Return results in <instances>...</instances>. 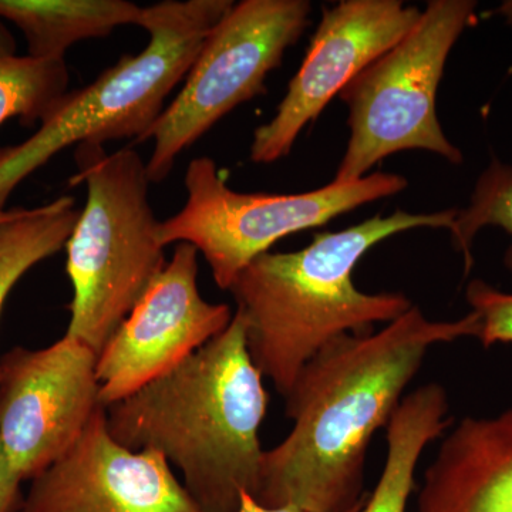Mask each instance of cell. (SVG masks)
<instances>
[{"instance_id":"9c48e42d","label":"cell","mask_w":512,"mask_h":512,"mask_svg":"<svg viewBox=\"0 0 512 512\" xmlns=\"http://www.w3.org/2000/svg\"><path fill=\"white\" fill-rule=\"evenodd\" d=\"M97 355L64 335L0 357V443L22 481L66 454L101 407Z\"/></svg>"},{"instance_id":"9a60e30c","label":"cell","mask_w":512,"mask_h":512,"mask_svg":"<svg viewBox=\"0 0 512 512\" xmlns=\"http://www.w3.org/2000/svg\"><path fill=\"white\" fill-rule=\"evenodd\" d=\"M143 8L127 0H0V19L18 26L37 60H64L82 40L140 23Z\"/></svg>"},{"instance_id":"ac0fdd59","label":"cell","mask_w":512,"mask_h":512,"mask_svg":"<svg viewBox=\"0 0 512 512\" xmlns=\"http://www.w3.org/2000/svg\"><path fill=\"white\" fill-rule=\"evenodd\" d=\"M487 227L504 229L512 237V164L497 157H491L477 178L467 207L457 210L453 225L448 229L451 244L463 254L466 274L473 268L474 239ZM504 266L512 276V244L505 251Z\"/></svg>"},{"instance_id":"30bf717a","label":"cell","mask_w":512,"mask_h":512,"mask_svg":"<svg viewBox=\"0 0 512 512\" xmlns=\"http://www.w3.org/2000/svg\"><path fill=\"white\" fill-rule=\"evenodd\" d=\"M198 254L190 244H177L163 271L101 349L97 379L106 409L173 370L232 322L231 306L202 298Z\"/></svg>"},{"instance_id":"e0dca14e","label":"cell","mask_w":512,"mask_h":512,"mask_svg":"<svg viewBox=\"0 0 512 512\" xmlns=\"http://www.w3.org/2000/svg\"><path fill=\"white\" fill-rule=\"evenodd\" d=\"M79 214L73 198L62 197L0 225V313L19 279L66 247Z\"/></svg>"},{"instance_id":"7a4b0ae2","label":"cell","mask_w":512,"mask_h":512,"mask_svg":"<svg viewBox=\"0 0 512 512\" xmlns=\"http://www.w3.org/2000/svg\"><path fill=\"white\" fill-rule=\"evenodd\" d=\"M268 399L235 312L220 336L107 407V426L124 447L156 451L180 470L201 512H237L242 493L258 491Z\"/></svg>"},{"instance_id":"ffe728a7","label":"cell","mask_w":512,"mask_h":512,"mask_svg":"<svg viewBox=\"0 0 512 512\" xmlns=\"http://www.w3.org/2000/svg\"><path fill=\"white\" fill-rule=\"evenodd\" d=\"M20 480L10 466L8 456L0 443V512H19L23 497L20 495Z\"/></svg>"},{"instance_id":"2e32d148","label":"cell","mask_w":512,"mask_h":512,"mask_svg":"<svg viewBox=\"0 0 512 512\" xmlns=\"http://www.w3.org/2000/svg\"><path fill=\"white\" fill-rule=\"evenodd\" d=\"M66 60H37L18 55L15 36L0 19V126L47 119L69 93Z\"/></svg>"},{"instance_id":"603a6c76","label":"cell","mask_w":512,"mask_h":512,"mask_svg":"<svg viewBox=\"0 0 512 512\" xmlns=\"http://www.w3.org/2000/svg\"><path fill=\"white\" fill-rule=\"evenodd\" d=\"M504 19L507 20L508 23L512 25V0L510 2L505 3L503 8Z\"/></svg>"},{"instance_id":"277c9868","label":"cell","mask_w":512,"mask_h":512,"mask_svg":"<svg viewBox=\"0 0 512 512\" xmlns=\"http://www.w3.org/2000/svg\"><path fill=\"white\" fill-rule=\"evenodd\" d=\"M232 0H165L143 8L138 26L150 36L89 86L64 96L42 126L18 146L0 148V208L23 180L64 148L140 138L163 114L165 100L187 77L205 39Z\"/></svg>"},{"instance_id":"ba28073f","label":"cell","mask_w":512,"mask_h":512,"mask_svg":"<svg viewBox=\"0 0 512 512\" xmlns=\"http://www.w3.org/2000/svg\"><path fill=\"white\" fill-rule=\"evenodd\" d=\"M306 0L234 3L205 39L181 92L137 144L153 140L146 163L151 183L170 175L175 160L239 104L265 93L269 72L311 22Z\"/></svg>"},{"instance_id":"8fae6325","label":"cell","mask_w":512,"mask_h":512,"mask_svg":"<svg viewBox=\"0 0 512 512\" xmlns=\"http://www.w3.org/2000/svg\"><path fill=\"white\" fill-rule=\"evenodd\" d=\"M421 10L400 0H343L325 9L301 69L275 116L255 130L249 157L271 164L291 153L305 126L369 64L417 25Z\"/></svg>"},{"instance_id":"4fadbf2b","label":"cell","mask_w":512,"mask_h":512,"mask_svg":"<svg viewBox=\"0 0 512 512\" xmlns=\"http://www.w3.org/2000/svg\"><path fill=\"white\" fill-rule=\"evenodd\" d=\"M419 512H512V406L464 417L424 471Z\"/></svg>"},{"instance_id":"5b68a950","label":"cell","mask_w":512,"mask_h":512,"mask_svg":"<svg viewBox=\"0 0 512 512\" xmlns=\"http://www.w3.org/2000/svg\"><path fill=\"white\" fill-rule=\"evenodd\" d=\"M76 163L69 185H86L87 198L66 244L73 286L66 335L99 355L167 261L140 154L83 143Z\"/></svg>"},{"instance_id":"44dd1931","label":"cell","mask_w":512,"mask_h":512,"mask_svg":"<svg viewBox=\"0 0 512 512\" xmlns=\"http://www.w3.org/2000/svg\"><path fill=\"white\" fill-rule=\"evenodd\" d=\"M366 503V500H365ZM362 503L359 507L353 508L352 511L349 512H360L362 510ZM237 512H306L301 510V508L293 507V505H285V507H265V505L259 504L258 501L252 497L251 494L242 493L241 495V505H239V510Z\"/></svg>"},{"instance_id":"7402d4cb","label":"cell","mask_w":512,"mask_h":512,"mask_svg":"<svg viewBox=\"0 0 512 512\" xmlns=\"http://www.w3.org/2000/svg\"><path fill=\"white\" fill-rule=\"evenodd\" d=\"M23 211H25V208H15V210H5V208H0V225L5 224V222L12 221L13 218L19 217Z\"/></svg>"},{"instance_id":"5bb4252c","label":"cell","mask_w":512,"mask_h":512,"mask_svg":"<svg viewBox=\"0 0 512 512\" xmlns=\"http://www.w3.org/2000/svg\"><path fill=\"white\" fill-rule=\"evenodd\" d=\"M446 389L430 382L403 397L386 426V460L360 512H406L424 450L450 427Z\"/></svg>"},{"instance_id":"8992f818","label":"cell","mask_w":512,"mask_h":512,"mask_svg":"<svg viewBox=\"0 0 512 512\" xmlns=\"http://www.w3.org/2000/svg\"><path fill=\"white\" fill-rule=\"evenodd\" d=\"M476 10L474 0H431L417 25L342 90L350 136L333 183L362 180L383 158L406 150L463 163L444 134L436 101L448 56Z\"/></svg>"},{"instance_id":"3957f363","label":"cell","mask_w":512,"mask_h":512,"mask_svg":"<svg viewBox=\"0 0 512 512\" xmlns=\"http://www.w3.org/2000/svg\"><path fill=\"white\" fill-rule=\"evenodd\" d=\"M457 210L369 218L355 227L313 235L295 252H266L228 289L237 302L252 362L286 396L316 353L343 335L372 332L412 308L400 292L356 288L360 259L384 239L416 228L450 229Z\"/></svg>"},{"instance_id":"6da1fadb","label":"cell","mask_w":512,"mask_h":512,"mask_svg":"<svg viewBox=\"0 0 512 512\" xmlns=\"http://www.w3.org/2000/svg\"><path fill=\"white\" fill-rule=\"evenodd\" d=\"M478 333L477 313L444 322L413 305L377 332L330 342L285 396L292 429L264 451L255 500L306 512H349L365 503L370 443L386 429L427 353Z\"/></svg>"},{"instance_id":"d6986e66","label":"cell","mask_w":512,"mask_h":512,"mask_svg":"<svg viewBox=\"0 0 512 512\" xmlns=\"http://www.w3.org/2000/svg\"><path fill=\"white\" fill-rule=\"evenodd\" d=\"M466 299L471 312L480 318L477 339L481 345L485 349L497 343L512 345V293L474 279L467 285Z\"/></svg>"},{"instance_id":"52a82bcc","label":"cell","mask_w":512,"mask_h":512,"mask_svg":"<svg viewBox=\"0 0 512 512\" xmlns=\"http://www.w3.org/2000/svg\"><path fill=\"white\" fill-rule=\"evenodd\" d=\"M187 202L158 224L163 247L190 244L204 255L221 289L279 239L319 228L339 215L406 190L399 174L376 173L352 183H330L301 194H245L232 190L210 157L188 165Z\"/></svg>"},{"instance_id":"7c38bea8","label":"cell","mask_w":512,"mask_h":512,"mask_svg":"<svg viewBox=\"0 0 512 512\" xmlns=\"http://www.w3.org/2000/svg\"><path fill=\"white\" fill-rule=\"evenodd\" d=\"M19 512H201L160 453L114 440L106 407L33 478Z\"/></svg>"}]
</instances>
